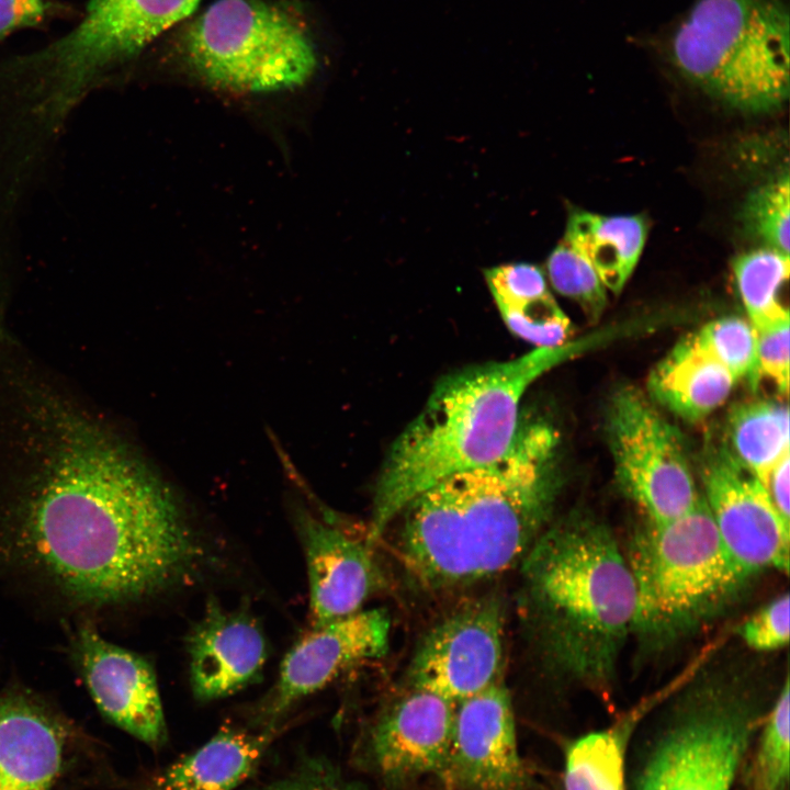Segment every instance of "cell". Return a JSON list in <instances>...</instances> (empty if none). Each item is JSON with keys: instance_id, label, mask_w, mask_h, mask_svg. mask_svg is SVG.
<instances>
[{"instance_id": "6da1fadb", "label": "cell", "mask_w": 790, "mask_h": 790, "mask_svg": "<svg viewBox=\"0 0 790 790\" xmlns=\"http://www.w3.org/2000/svg\"><path fill=\"white\" fill-rule=\"evenodd\" d=\"M4 394L16 466L0 492L2 561L90 609L193 583L202 539L131 445L29 370Z\"/></svg>"}, {"instance_id": "7a4b0ae2", "label": "cell", "mask_w": 790, "mask_h": 790, "mask_svg": "<svg viewBox=\"0 0 790 790\" xmlns=\"http://www.w3.org/2000/svg\"><path fill=\"white\" fill-rule=\"evenodd\" d=\"M556 449L548 422L524 418L499 459L411 500L395 519L397 554L410 577L428 590H445L521 564L549 522Z\"/></svg>"}, {"instance_id": "3957f363", "label": "cell", "mask_w": 790, "mask_h": 790, "mask_svg": "<svg viewBox=\"0 0 790 790\" xmlns=\"http://www.w3.org/2000/svg\"><path fill=\"white\" fill-rule=\"evenodd\" d=\"M521 608L544 666L607 692L632 635L636 590L611 529L576 510L546 526L521 562Z\"/></svg>"}, {"instance_id": "277c9868", "label": "cell", "mask_w": 790, "mask_h": 790, "mask_svg": "<svg viewBox=\"0 0 790 790\" xmlns=\"http://www.w3.org/2000/svg\"><path fill=\"white\" fill-rule=\"evenodd\" d=\"M608 336L597 332L537 347L514 360L477 364L442 377L387 453L374 490L368 538L374 543L431 486L499 459L517 435L528 387Z\"/></svg>"}, {"instance_id": "5b68a950", "label": "cell", "mask_w": 790, "mask_h": 790, "mask_svg": "<svg viewBox=\"0 0 790 790\" xmlns=\"http://www.w3.org/2000/svg\"><path fill=\"white\" fill-rule=\"evenodd\" d=\"M636 590L632 635L661 651L723 613L753 579L725 550L707 504L677 519L646 521L625 554Z\"/></svg>"}, {"instance_id": "8992f818", "label": "cell", "mask_w": 790, "mask_h": 790, "mask_svg": "<svg viewBox=\"0 0 790 790\" xmlns=\"http://www.w3.org/2000/svg\"><path fill=\"white\" fill-rule=\"evenodd\" d=\"M789 29L783 0H695L668 54L710 95L744 112H770L789 95Z\"/></svg>"}, {"instance_id": "52a82bcc", "label": "cell", "mask_w": 790, "mask_h": 790, "mask_svg": "<svg viewBox=\"0 0 790 790\" xmlns=\"http://www.w3.org/2000/svg\"><path fill=\"white\" fill-rule=\"evenodd\" d=\"M180 53L204 83L238 94L300 87L317 67L301 20L262 0H216L184 30Z\"/></svg>"}, {"instance_id": "ba28073f", "label": "cell", "mask_w": 790, "mask_h": 790, "mask_svg": "<svg viewBox=\"0 0 790 790\" xmlns=\"http://www.w3.org/2000/svg\"><path fill=\"white\" fill-rule=\"evenodd\" d=\"M668 711L635 790H731L763 722L755 691L737 676H703Z\"/></svg>"}, {"instance_id": "9c48e42d", "label": "cell", "mask_w": 790, "mask_h": 790, "mask_svg": "<svg viewBox=\"0 0 790 790\" xmlns=\"http://www.w3.org/2000/svg\"><path fill=\"white\" fill-rule=\"evenodd\" d=\"M201 0H91L81 22L29 60L44 108L67 113L97 80L189 16Z\"/></svg>"}, {"instance_id": "30bf717a", "label": "cell", "mask_w": 790, "mask_h": 790, "mask_svg": "<svg viewBox=\"0 0 790 790\" xmlns=\"http://www.w3.org/2000/svg\"><path fill=\"white\" fill-rule=\"evenodd\" d=\"M607 438L622 490L647 521L664 523L690 511L700 494L677 429L633 387L610 398Z\"/></svg>"}, {"instance_id": "8fae6325", "label": "cell", "mask_w": 790, "mask_h": 790, "mask_svg": "<svg viewBox=\"0 0 790 790\" xmlns=\"http://www.w3.org/2000/svg\"><path fill=\"white\" fill-rule=\"evenodd\" d=\"M700 476L702 497L736 565L752 578L767 569L787 573L790 523L778 514L764 484L726 442L706 447Z\"/></svg>"}, {"instance_id": "7c38bea8", "label": "cell", "mask_w": 790, "mask_h": 790, "mask_svg": "<svg viewBox=\"0 0 790 790\" xmlns=\"http://www.w3.org/2000/svg\"><path fill=\"white\" fill-rule=\"evenodd\" d=\"M90 746L41 695L20 685L0 692V790H68Z\"/></svg>"}, {"instance_id": "4fadbf2b", "label": "cell", "mask_w": 790, "mask_h": 790, "mask_svg": "<svg viewBox=\"0 0 790 790\" xmlns=\"http://www.w3.org/2000/svg\"><path fill=\"white\" fill-rule=\"evenodd\" d=\"M504 628V607L497 598L452 611L417 646L408 668L410 688L458 704L501 680Z\"/></svg>"}, {"instance_id": "5bb4252c", "label": "cell", "mask_w": 790, "mask_h": 790, "mask_svg": "<svg viewBox=\"0 0 790 790\" xmlns=\"http://www.w3.org/2000/svg\"><path fill=\"white\" fill-rule=\"evenodd\" d=\"M391 620L383 609H362L311 628L289 650L278 679L259 703L253 724L278 726L303 698L323 689L346 670L383 657L388 651Z\"/></svg>"}, {"instance_id": "9a60e30c", "label": "cell", "mask_w": 790, "mask_h": 790, "mask_svg": "<svg viewBox=\"0 0 790 790\" xmlns=\"http://www.w3.org/2000/svg\"><path fill=\"white\" fill-rule=\"evenodd\" d=\"M69 651L102 716L148 746H161L167 726L149 661L103 639L89 622L71 633Z\"/></svg>"}, {"instance_id": "2e32d148", "label": "cell", "mask_w": 790, "mask_h": 790, "mask_svg": "<svg viewBox=\"0 0 790 790\" xmlns=\"http://www.w3.org/2000/svg\"><path fill=\"white\" fill-rule=\"evenodd\" d=\"M452 790H529L510 693L499 680L455 707L448 758L439 777Z\"/></svg>"}, {"instance_id": "e0dca14e", "label": "cell", "mask_w": 790, "mask_h": 790, "mask_svg": "<svg viewBox=\"0 0 790 790\" xmlns=\"http://www.w3.org/2000/svg\"><path fill=\"white\" fill-rule=\"evenodd\" d=\"M295 520L306 562L311 628L362 610L386 589V575L368 537L360 539L304 509H297Z\"/></svg>"}, {"instance_id": "ac0fdd59", "label": "cell", "mask_w": 790, "mask_h": 790, "mask_svg": "<svg viewBox=\"0 0 790 790\" xmlns=\"http://www.w3.org/2000/svg\"><path fill=\"white\" fill-rule=\"evenodd\" d=\"M456 704L411 689L373 725L366 744L370 766L396 788L422 776H441L451 743Z\"/></svg>"}, {"instance_id": "d6986e66", "label": "cell", "mask_w": 790, "mask_h": 790, "mask_svg": "<svg viewBox=\"0 0 790 790\" xmlns=\"http://www.w3.org/2000/svg\"><path fill=\"white\" fill-rule=\"evenodd\" d=\"M190 682L202 701L230 696L257 682L268 647L255 617L246 609L228 610L208 600L187 635Z\"/></svg>"}, {"instance_id": "ffe728a7", "label": "cell", "mask_w": 790, "mask_h": 790, "mask_svg": "<svg viewBox=\"0 0 790 790\" xmlns=\"http://www.w3.org/2000/svg\"><path fill=\"white\" fill-rule=\"evenodd\" d=\"M279 727L223 726L204 745L168 766L151 790H234L256 769Z\"/></svg>"}, {"instance_id": "44dd1931", "label": "cell", "mask_w": 790, "mask_h": 790, "mask_svg": "<svg viewBox=\"0 0 790 790\" xmlns=\"http://www.w3.org/2000/svg\"><path fill=\"white\" fill-rule=\"evenodd\" d=\"M736 379L689 336L661 360L648 376L651 396L689 421L707 417L730 395Z\"/></svg>"}, {"instance_id": "7402d4cb", "label": "cell", "mask_w": 790, "mask_h": 790, "mask_svg": "<svg viewBox=\"0 0 790 790\" xmlns=\"http://www.w3.org/2000/svg\"><path fill=\"white\" fill-rule=\"evenodd\" d=\"M488 289L508 329L537 347L566 342L571 321L550 293L542 271L510 263L485 271Z\"/></svg>"}, {"instance_id": "603a6c76", "label": "cell", "mask_w": 790, "mask_h": 790, "mask_svg": "<svg viewBox=\"0 0 790 790\" xmlns=\"http://www.w3.org/2000/svg\"><path fill=\"white\" fill-rule=\"evenodd\" d=\"M646 235L647 226L641 216L575 211L567 221L563 241L592 266L606 289L620 293L640 259Z\"/></svg>"}, {"instance_id": "cb8c5ba5", "label": "cell", "mask_w": 790, "mask_h": 790, "mask_svg": "<svg viewBox=\"0 0 790 790\" xmlns=\"http://www.w3.org/2000/svg\"><path fill=\"white\" fill-rule=\"evenodd\" d=\"M727 447L764 484L771 470L789 454V410L776 400L735 406L727 418Z\"/></svg>"}, {"instance_id": "d4e9b609", "label": "cell", "mask_w": 790, "mask_h": 790, "mask_svg": "<svg viewBox=\"0 0 790 790\" xmlns=\"http://www.w3.org/2000/svg\"><path fill=\"white\" fill-rule=\"evenodd\" d=\"M637 711L569 745L565 757V790H625V747L640 718Z\"/></svg>"}, {"instance_id": "484cf974", "label": "cell", "mask_w": 790, "mask_h": 790, "mask_svg": "<svg viewBox=\"0 0 790 790\" xmlns=\"http://www.w3.org/2000/svg\"><path fill=\"white\" fill-rule=\"evenodd\" d=\"M733 271L748 321L757 332L789 321L781 301L789 280V256L769 248L752 250L734 260Z\"/></svg>"}, {"instance_id": "4316f807", "label": "cell", "mask_w": 790, "mask_h": 790, "mask_svg": "<svg viewBox=\"0 0 790 790\" xmlns=\"http://www.w3.org/2000/svg\"><path fill=\"white\" fill-rule=\"evenodd\" d=\"M789 678L763 719V729L746 775V790H788Z\"/></svg>"}, {"instance_id": "83f0119b", "label": "cell", "mask_w": 790, "mask_h": 790, "mask_svg": "<svg viewBox=\"0 0 790 790\" xmlns=\"http://www.w3.org/2000/svg\"><path fill=\"white\" fill-rule=\"evenodd\" d=\"M697 345L722 364L735 379H747L756 387L758 372V334L748 320L722 317L704 325L692 335Z\"/></svg>"}, {"instance_id": "f1b7e54d", "label": "cell", "mask_w": 790, "mask_h": 790, "mask_svg": "<svg viewBox=\"0 0 790 790\" xmlns=\"http://www.w3.org/2000/svg\"><path fill=\"white\" fill-rule=\"evenodd\" d=\"M789 174H779L754 189L742 208L747 233L764 248L789 256Z\"/></svg>"}, {"instance_id": "f546056e", "label": "cell", "mask_w": 790, "mask_h": 790, "mask_svg": "<svg viewBox=\"0 0 790 790\" xmlns=\"http://www.w3.org/2000/svg\"><path fill=\"white\" fill-rule=\"evenodd\" d=\"M546 268L553 287L577 302L589 319L598 320L606 307L607 295L592 266L562 241L549 256Z\"/></svg>"}, {"instance_id": "4dcf8cb0", "label": "cell", "mask_w": 790, "mask_h": 790, "mask_svg": "<svg viewBox=\"0 0 790 790\" xmlns=\"http://www.w3.org/2000/svg\"><path fill=\"white\" fill-rule=\"evenodd\" d=\"M789 595L781 594L752 617L737 632L744 643L754 651L768 652L780 650L789 642Z\"/></svg>"}, {"instance_id": "1f68e13d", "label": "cell", "mask_w": 790, "mask_h": 790, "mask_svg": "<svg viewBox=\"0 0 790 790\" xmlns=\"http://www.w3.org/2000/svg\"><path fill=\"white\" fill-rule=\"evenodd\" d=\"M258 790H361L321 757H304L286 776Z\"/></svg>"}, {"instance_id": "d6a6232c", "label": "cell", "mask_w": 790, "mask_h": 790, "mask_svg": "<svg viewBox=\"0 0 790 790\" xmlns=\"http://www.w3.org/2000/svg\"><path fill=\"white\" fill-rule=\"evenodd\" d=\"M757 334L759 376L771 380L778 391L787 395L789 387V321Z\"/></svg>"}, {"instance_id": "836d02e7", "label": "cell", "mask_w": 790, "mask_h": 790, "mask_svg": "<svg viewBox=\"0 0 790 790\" xmlns=\"http://www.w3.org/2000/svg\"><path fill=\"white\" fill-rule=\"evenodd\" d=\"M45 12V0H0V36L19 27L37 24Z\"/></svg>"}, {"instance_id": "e575fe53", "label": "cell", "mask_w": 790, "mask_h": 790, "mask_svg": "<svg viewBox=\"0 0 790 790\" xmlns=\"http://www.w3.org/2000/svg\"><path fill=\"white\" fill-rule=\"evenodd\" d=\"M789 469L790 454L786 455L769 473L765 487L781 518L790 523V498H789Z\"/></svg>"}]
</instances>
